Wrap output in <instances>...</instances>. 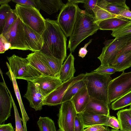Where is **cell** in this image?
I'll list each match as a JSON object with an SVG mask.
<instances>
[{
  "instance_id": "d6986e66",
  "label": "cell",
  "mask_w": 131,
  "mask_h": 131,
  "mask_svg": "<svg viewBox=\"0 0 131 131\" xmlns=\"http://www.w3.org/2000/svg\"><path fill=\"white\" fill-rule=\"evenodd\" d=\"M83 122L84 128L97 125L104 126L108 116L99 115L84 112L78 114Z\"/></svg>"
},
{
  "instance_id": "60d3db41",
  "label": "cell",
  "mask_w": 131,
  "mask_h": 131,
  "mask_svg": "<svg viewBox=\"0 0 131 131\" xmlns=\"http://www.w3.org/2000/svg\"><path fill=\"white\" fill-rule=\"evenodd\" d=\"M92 39L90 40L89 41L86 43L83 47L80 49L78 53V56L79 57H81L82 58L85 57L88 52V51L86 49L87 47L92 42Z\"/></svg>"
},
{
  "instance_id": "f1b7e54d",
  "label": "cell",
  "mask_w": 131,
  "mask_h": 131,
  "mask_svg": "<svg viewBox=\"0 0 131 131\" xmlns=\"http://www.w3.org/2000/svg\"><path fill=\"white\" fill-rule=\"evenodd\" d=\"M86 86L85 81L83 79L74 83L68 89L62 98V104L70 100L80 89Z\"/></svg>"
},
{
  "instance_id": "ee69618b",
  "label": "cell",
  "mask_w": 131,
  "mask_h": 131,
  "mask_svg": "<svg viewBox=\"0 0 131 131\" xmlns=\"http://www.w3.org/2000/svg\"><path fill=\"white\" fill-rule=\"evenodd\" d=\"M0 53H3L6 51L5 48V45L7 42L4 35L0 34Z\"/></svg>"
},
{
  "instance_id": "5b68a950",
  "label": "cell",
  "mask_w": 131,
  "mask_h": 131,
  "mask_svg": "<svg viewBox=\"0 0 131 131\" xmlns=\"http://www.w3.org/2000/svg\"><path fill=\"white\" fill-rule=\"evenodd\" d=\"M16 13L23 23L41 35L45 28V19L36 7L16 4Z\"/></svg>"
},
{
  "instance_id": "4fadbf2b",
  "label": "cell",
  "mask_w": 131,
  "mask_h": 131,
  "mask_svg": "<svg viewBox=\"0 0 131 131\" xmlns=\"http://www.w3.org/2000/svg\"><path fill=\"white\" fill-rule=\"evenodd\" d=\"M32 82L45 97L63 83L58 77L44 75Z\"/></svg>"
},
{
  "instance_id": "f546056e",
  "label": "cell",
  "mask_w": 131,
  "mask_h": 131,
  "mask_svg": "<svg viewBox=\"0 0 131 131\" xmlns=\"http://www.w3.org/2000/svg\"><path fill=\"white\" fill-rule=\"evenodd\" d=\"M131 105V91L114 101L111 108L113 110H118Z\"/></svg>"
},
{
  "instance_id": "7bdbcfd3",
  "label": "cell",
  "mask_w": 131,
  "mask_h": 131,
  "mask_svg": "<svg viewBox=\"0 0 131 131\" xmlns=\"http://www.w3.org/2000/svg\"><path fill=\"white\" fill-rule=\"evenodd\" d=\"M119 16L122 17L129 20H131V11L129 8L125 9L119 14Z\"/></svg>"
},
{
  "instance_id": "8fae6325",
  "label": "cell",
  "mask_w": 131,
  "mask_h": 131,
  "mask_svg": "<svg viewBox=\"0 0 131 131\" xmlns=\"http://www.w3.org/2000/svg\"><path fill=\"white\" fill-rule=\"evenodd\" d=\"M85 75V74L81 73L63 83L45 97L43 105L54 106L61 104L62 98L68 89L74 83L83 79Z\"/></svg>"
},
{
  "instance_id": "484cf974",
  "label": "cell",
  "mask_w": 131,
  "mask_h": 131,
  "mask_svg": "<svg viewBox=\"0 0 131 131\" xmlns=\"http://www.w3.org/2000/svg\"><path fill=\"white\" fill-rule=\"evenodd\" d=\"M119 123L120 130L124 131H131V115L128 108L119 111L117 114Z\"/></svg>"
},
{
  "instance_id": "e0dca14e",
  "label": "cell",
  "mask_w": 131,
  "mask_h": 131,
  "mask_svg": "<svg viewBox=\"0 0 131 131\" xmlns=\"http://www.w3.org/2000/svg\"><path fill=\"white\" fill-rule=\"evenodd\" d=\"M90 98L86 86L80 89L71 99L78 114L84 111Z\"/></svg>"
},
{
  "instance_id": "b9f144b4",
  "label": "cell",
  "mask_w": 131,
  "mask_h": 131,
  "mask_svg": "<svg viewBox=\"0 0 131 131\" xmlns=\"http://www.w3.org/2000/svg\"><path fill=\"white\" fill-rule=\"evenodd\" d=\"M108 126L101 125L93 126L84 129L88 131H103L105 130Z\"/></svg>"
},
{
  "instance_id": "ab89813d",
  "label": "cell",
  "mask_w": 131,
  "mask_h": 131,
  "mask_svg": "<svg viewBox=\"0 0 131 131\" xmlns=\"http://www.w3.org/2000/svg\"><path fill=\"white\" fill-rule=\"evenodd\" d=\"M12 1L17 4L36 7L35 0H13Z\"/></svg>"
},
{
  "instance_id": "bcb514c9",
  "label": "cell",
  "mask_w": 131,
  "mask_h": 131,
  "mask_svg": "<svg viewBox=\"0 0 131 131\" xmlns=\"http://www.w3.org/2000/svg\"><path fill=\"white\" fill-rule=\"evenodd\" d=\"M129 50H131V39L128 42L126 45L119 53Z\"/></svg>"
},
{
  "instance_id": "836d02e7",
  "label": "cell",
  "mask_w": 131,
  "mask_h": 131,
  "mask_svg": "<svg viewBox=\"0 0 131 131\" xmlns=\"http://www.w3.org/2000/svg\"><path fill=\"white\" fill-rule=\"evenodd\" d=\"M6 88L12 98V101L16 125L15 131H24L23 127V126L22 124V119L19 116L17 107L13 99L11 92L9 90L7 86H6Z\"/></svg>"
},
{
  "instance_id": "d590c367",
  "label": "cell",
  "mask_w": 131,
  "mask_h": 131,
  "mask_svg": "<svg viewBox=\"0 0 131 131\" xmlns=\"http://www.w3.org/2000/svg\"><path fill=\"white\" fill-rule=\"evenodd\" d=\"M98 0H84L83 7L88 13L94 16V10L97 5Z\"/></svg>"
},
{
  "instance_id": "f6af8a7d",
  "label": "cell",
  "mask_w": 131,
  "mask_h": 131,
  "mask_svg": "<svg viewBox=\"0 0 131 131\" xmlns=\"http://www.w3.org/2000/svg\"><path fill=\"white\" fill-rule=\"evenodd\" d=\"M0 131H15L12 124L0 125Z\"/></svg>"
},
{
  "instance_id": "e575fe53",
  "label": "cell",
  "mask_w": 131,
  "mask_h": 131,
  "mask_svg": "<svg viewBox=\"0 0 131 131\" xmlns=\"http://www.w3.org/2000/svg\"><path fill=\"white\" fill-rule=\"evenodd\" d=\"M18 17L16 13L15 9H12L11 13L7 19L1 34L3 35L6 33L14 24Z\"/></svg>"
},
{
  "instance_id": "52a82bcc",
  "label": "cell",
  "mask_w": 131,
  "mask_h": 131,
  "mask_svg": "<svg viewBox=\"0 0 131 131\" xmlns=\"http://www.w3.org/2000/svg\"><path fill=\"white\" fill-rule=\"evenodd\" d=\"M79 8L77 4L68 0L60 10L57 17V21L67 37L72 34Z\"/></svg>"
},
{
  "instance_id": "d6a6232c",
  "label": "cell",
  "mask_w": 131,
  "mask_h": 131,
  "mask_svg": "<svg viewBox=\"0 0 131 131\" xmlns=\"http://www.w3.org/2000/svg\"><path fill=\"white\" fill-rule=\"evenodd\" d=\"M131 34V20L117 29L112 31L111 35L115 38Z\"/></svg>"
},
{
  "instance_id": "7a4b0ae2",
  "label": "cell",
  "mask_w": 131,
  "mask_h": 131,
  "mask_svg": "<svg viewBox=\"0 0 131 131\" xmlns=\"http://www.w3.org/2000/svg\"><path fill=\"white\" fill-rule=\"evenodd\" d=\"M99 29L94 16L79 8L76 21L72 34L69 37L67 47L70 53L74 52L82 41L96 33Z\"/></svg>"
},
{
  "instance_id": "9a60e30c",
  "label": "cell",
  "mask_w": 131,
  "mask_h": 131,
  "mask_svg": "<svg viewBox=\"0 0 131 131\" xmlns=\"http://www.w3.org/2000/svg\"><path fill=\"white\" fill-rule=\"evenodd\" d=\"M27 91L24 97L29 103L30 106L36 111H40L42 108L44 97L32 82L27 81Z\"/></svg>"
},
{
  "instance_id": "f907efd6",
  "label": "cell",
  "mask_w": 131,
  "mask_h": 131,
  "mask_svg": "<svg viewBox=\"0 0 131 131\" xmlns=\"http://www.w3.org/2000/svg\"><path fill=\"white\" fill-rule=\"evenodd\" d=\"M110 131H121L120 130H116L114 129H112Z\"/></svg>"
},
{
  "instance_id": "ffe728a7",
  "label": "cell",
  "mask_w": 131,
  "mask_h": 131,
  "mask_svg": "<svg viewBox=\"0 0 131 131\" xmlns=\"http://www.w3.org/2000/svg\"><path fill=\"white\" fill-rule=\"evenodd\" d=\"M74 58L70 53L62 65L58 78L63 83L73 78L75 72L74 67Z\"/></svg>"
},
{
  "instance_id": "ba28073f",
  "label": "cell",
  "mask_w": 131,
  "mask_h": 131,
  "mask_svg": "<svg viewBox=\"0 0 131 131\" xmlns=\"http://www.w3.org/2000/svg\"><path fill=\"white\" fill-rule=\"evenodd\" d=\"M131 91V71L124 72L114 79L108 87V97L111 103Z\"/></svg>"
},
{
  "instance_id": "74e56055",
  "label": "cell",
  "mask_w": 131,
  "mask_h": 131,
  "mask_svg": "<svg viewBox=\"0 0 131 131\" xmlns=\"http://www.w3.org/2000/svg\"><path fill=\"white\" fill-rule=\"evenodd\" d=\"M104 126L110 127L116 130H119L120 126L118 119L114 116H108L107 122Z\"/></svg>"
},
{
  "instance_id": "ac0fdd59",
  "label": "cell",
  "mask_w": 131,
  "mask_h": 131,
  "mask_svg": "<svg viewBox=\"0 0 131 131\" xmlns=\"http://www.w3.org/2000/svg\"><path fill=\"white\" fill-rule=\"evenodd\" d=\"M111 107V106L104 101L90 98L84 111L89 113L108 116L110 115Z\"/></svg>"
},
{
  "instance_id": "f5cc1de1",
  "label": "cell",
  "mask_w": 131,
  "mask_h": 131,
  "mask_svg": "<svg viewBox=\"0 0 131 131\" xmlns=\"http://www.w3.org/2000/svg\"><path fill=\"white\" fill-rule=\"evenodd\" d=\"M121 131H123V130H121Z\"/></svg>"
},
{
  "instance_id": "603a6c76",
  "label": "cell",
  "mask_w": 131,
  "mask_h": 131,
  "mask_svg": "<svg viewBox=\"0 0 131 131\" xmlns=\"http://www.w3.org/2000/svg\"><path fill=\"white\" fill-rule=\"evenodd\" d=\"M8 71L6 73L12 81L16 96L18 102L20 109L22 115V121L23 123L24 131H27L26 124L27 122L29 119V118L27 115L24 107L21 97L19 88L15 79L12 72L10 68L7 67Z\"/></svg>"
},
{
  "instance_id": "f35d334b",
  "label": "cell",
  "mask_w": 131,
  "mask_h": 131,
  "mask_svg": "<svg viewBox=\"0 0 131 131\" xmlns=\"http://www.w3.org/2000/svg\"><path fill=\"white\" fill-rule=\"evenodd\" d=\"M82 121L78 114L76 116L74 123V131H83L84 129Z\"/></svg>"
},
{
  "instance_id": "9c48e42d",
  "label": "cell",
  "mask_w": 131,
  "mask_h": 131,
  "mask_svg": "<svg viewBox=\"0 0 131 131\" xmlns=\"http://www.w3.org/2000/svg\"><path fill=\"white\" fill-rule=\"evenodd\" d=\"M78 114L70 100L61 104L58 114L59 131H74L75 120Z\"/></svg>"
},
{
  "instance_id": "7402d4cb",
  "label": "cell",
  "mask_w": 131,
  "mask_h": 131,
  "mask_svg": "<svg viewBox=\"0 0 131 131\" xmlns=\"http://www.w3.org/2000/svg\"><path fill=\"white\" fill-rule=\"evenodd\" d=\"M109 3L108 0H98L94 11L95 21L98 25L101 22L104 20L118 17L110 13L107 10L106 7Z\"/></svg>"
},
{
  "instance_id": "7dc6e473",
  "label": "cell",
  "mask_w": 131,
  "mask_h": 131,
  "mask_svg": "<svg viewBox=\"0 0 131 131\" xmlns=\"http://www.w3.org/2000/svg\"><path fill=\"white\" fill-rule=\"evenodd\" d=\"M11 1V0H0V4L1 5H8V3Z\"/></svg>"
},
{
  "instance_id": "816d5d0a",
  "label": "cell",
  "mask_w": 131,
  "mask_h": 131,
  "mask_svg": "<svg viewBox=\"0 0 131 131\" xmlns=\"http://www.w3.org/2000/svg\"><path fill=\"white\" fill-rule=\"evenodd\" d=\"M128 109H129V111H130V114L131 115V105L130 106V107L128 108Z\"/></svg>"
},
{
  "instance_id": "cb8c5ba5",
  "label": "cell",
  "mask_w": 131,
  "mask_h": 131,
  "mask_svg": "<svg viewBox=\"0 0 131 131\" xmlns=\"http://www.w3.org/2000/svg\"><path fill=\"white\" fill-rule=\"evenodd\" d=\"M115 68L118 72H124L131 67V50L119 53L110 66Z\"/></svg>"
},
{
  "instance_id": "5bb4252c",
  "label": "cell",
  "mask_w": 131,
  "mask_h": 131,
  "mask_svg": "<svg viewBox=\"0 0 131 131\" xmlns=\"http://www.w3.org/2000/svg\"><path fill=\"white\" fill-rule=\"evenodd\" d=\"M23 27L25 44L29 50L34 52L40 51L43 43L41 35L23 23Z\"/></svg>"
},
{
  "instance_id": "8992f818",
  "label": "cell",
  "mask_w": 131,
  "mask_h": 131,
  "mask_svg": "<svg viewBox=\"0 0 131 131\" xmlns=\"http://www.w3.org/2000/svg\"><path fill=\"white\" fill-rule=\"evenodd\" d=\"M130 39L131 34L105 41L102 52L97 57L101 62L100 66H110Z\"/></svg>"
},
{
  "instance_id": "681fc988",
  "label": "cell",
  "mask_w": 131,
  "mask_h": 131,
  "mask_svg": "<svg viewBox=\"0 0 131 131\" xmlns=\"http://www.w3.org/2000/svg\"><path fill=\"white\" fill-rule=\"evenodd\" d=\"M83 131H88L87 130H86L84 129V130ZM103 131H110V129L108 127V126L107 127L106 129L105 130Z\"/></svg>"
},
{
  "instance_id": "4dcf8cb0",
  "label": "cell",
  "mask_w": 131,
  "mask_h": 131,
  "mask_svg": "<svg viewBox=\"0 0 131 131\" xmlns=\"http://www.w3.org/2000/svg\"><path fill=\"white\" fill-rule=\"evenodd\" d=\"M37 123L40 131H56L53 121L48 117L40 116Z\"/></svg>"
},
{
  "instance_id": "8d00e7d4",
  "label": "cell",
  "mask_w": 131,
  "mask_h": 131,
  "mask_svg": "<svg viewBox=\"0 0 131 131\" xmlns=\"http://www.w3.org/2000/svg\"><path fill=\"white\" fill-rule=\"evenodd\" d=\"M93 71L101 74L111 76L117 72V70L111 66H100Z\"/></svg>"
},
{
  "instance_id": "277c9868",
  "label": "cell",
  "mask_w": 131,
  "mask_h": 131,
  "mask_svg": "<svg viewBox=\"0 0 131 131\" xmlns=\"http://www.w3.org/2000/svg\"><path fill=\"white\" fill-rule=\"evenodd\" d=\"M7 58L9 62V63L6 62L7 67L9 68L16 79L32 81L43 75L31 66L26 58H23L15 54Z\"/></svg>"
},
{
  "instance_id": "3957f363",
  "label": "cell",
  "mask_w": 131,
  "mask_h": 131,
  "mask_svg": "<svg viewBox=\"0 0 131 131\" xmlns=\"http://www.w3.org/2000/svg\"><path fill=\"white\" fill-rule=\"evenodd\" d=\"M83 79L90 98L104 101L111 106L108 97V86L112 80L110 75L93 71L86 73Z\"/></svg>"
},
{
  "instance_id": "83f0119b",
  "label": "cell",
  "mask_w": 131,
  "mask_h": 131,
  "mask_svg": "<svg viewBox=\"0 0 131 131\" xmlns=\"http://www.w3.org/2000/svg\"><path fill=\"white\" fill-rule=\"evenodd\" d=\"M109 3L106 7L107 10L110 13L118 16L124 9L129 8L126 3L125 0H108Z\"/></svg>"
},
{
  "instance_id": "c3c4849f",
  "label": "cell",
  "mask_w": 131,
  "mask_h": 131,
  "mask_svg": "<svg viewBox=\"0 0 131 131\" xmlns=\"http://www.w3.org/2000/svg\"><path fill=\"white\" fill-rule=\"evenodd\" d=\"M11 47V45L10 43L7 41L5 43V48L6 51L8 50L9 49H10Z\"/></svg>"
},
{
  "instance_id": "6da1fadb",
  "label": "cell",
  "mask_w": 131,
  "mask_h": 131,
  "mask_svg": "<svg viewBox=\"0 0 131 131\" xmlns=\"http://www.w3.org/2000/svg\"><path fill=\"white\" fill-rule=\"evenodd\" d=\"M45 28L42 34L43 43L40 52L62 61L67 57V37L57 21L45 19Z\"/></svg>"
},
{
  "instance_id": "d4e9b609",
  "label": "cell",
  "mask_w": 131,
  "mask_h": 131,
  "mask_svg": "<svg viewBox=\"0 0 131 131\" xmlns=\"http://www.w3.org/2000/svg\"><path fill=\"white\" fill-rule=\"evenodd\" d=\"M129 21L120 16L109 18L102 21L99 24V29L113 31L121 27Z\"/></svg>"
},
{
  "instance_id": "30bf717a",
  "label": "cell",
  "mask_w": 131,
  "mask_h": 131,
  "mask_svg": "<svg viewBox=\"0 0 131 131\" xmlns=\"http://www.w3.org/2000/svg\"><path fill=\"white\" fill-rule=\"evenodd\" d=\"M3 35L7 41L11 44L10 49L29 50L25 44L23 23L18 17Z\"/></svg>"
},
{
  "instance_id": "1f68e13d",
  "label": "cell",
  "mask_w": 131,
  "mask_h": 131,
  "mask_svg": "<svg viewBox=\"0 0 131 131\" xmlns=\"http://www.w3.org/2000/svg\"><path fill=\"white\" fill-rule=\"evenodd\" d=\"M12 9L8 5H1L0 7V34L2 32L7 19Z\"/></svg>"
},
{
  "instance_id": "44dd1931",
  "label": "cell",
  "mask_w": 131,
  "mask_h": 131,
  "mask_svg": "<svg viewBox=\"0 0 131 131\" xmlns=\"http://www.w3.org/2000/svg\"><path fill=\"white\" fill-rule=\"evenodd\" d=\"M35 1L37 9L42 10L49 15L61 10L65 4L61 0H35Z\"/></svg>"
},
{
  "instance_id": "4316f807",
  "label": "cell",
  "mask_w": 131,
  "mask_h": 131,
  "mask_svg": "<svg viewBox=\"0 0 131 131\" xmlns=\"http://www.w3.org/2000/svg\"><path fill=\"white\" fill-rule=\"evenodd\" d=\"M39 54L48 66L55 74L58 78L63 62L53 57L45 54L39 52Z\"/></svg>"
},
{
  "instance_id": "2e32d148",
  "label": "cell",
  "mask_w": 131,
  "mask_h": 131,
  "mask_svg": "<svg viewBox=\"0 0 131 131\" xmlns=\"http://www.w3.org/2000/svg\"><path fill=\"white\" fill-rule=\"evenodd\" d=\"M26 58L29 64L42 74L56 77L41 57L39 52L30 53Z\"/></svg>"
},
{
  "instance_id": "7c38bea8",
  "label": "cell",
  "mask_w": 131,
  "mask_h": 131,
  "mask_svg": "<svg viewBox=\"0 0 131 131\" xmlns=\"http://www.w3.org/2000/svg\"><path fill=\"white\" fill-rule=\"evenodd\" d=\"M0 73L3 82L0 83V124L4 122L11 116L13 102L6 88L7 85L1 69Z\"/></svg>"
}]
</instances>
